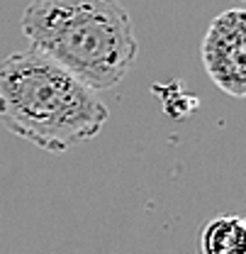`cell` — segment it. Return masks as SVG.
Listing matches in <instances>:
<instances>
[{
	"label": "cell",
	"instance_id": "cell-4",
	"mask_svg": "<svg viewBox=\"0 0 246 254\" xmlns=\"http://www.w3.org/2000/svg\"><path fill=\"white\" fill-rule=\"evenodd\" d=\"M200 254H246V218L222 213L200 230Z\"/></svg>",
	"mask_w": 246,
	"mask_h": 254
},
{
	"label": "cell",
	"instance_id": "cell-2",
	"mask_svg": "<svg viewBox=\"0 0 246 254\" xmlns=\"http://www.w3.org/2000/svg\"><path fill=\"white\" fill-rule=\"evenodd\" d=\"M22 34L91 91L115 88L139 54L132 17L120 0H30Z\"/></svg>",
	"mask_w": 246,
	"mask_h": 254
},
{
	"label": "cell",
	"instance_id": "cell-3",
	"mask_svg": "<svg viewBox=\"0 0 246 254\" xmlns=\"http://www.w3.org/2000/svg\"><path fill=\"white\" fill-rule=\"evenodd\" d=\"M202 66L222 93L246 98V7L219 12L200 47Z\"/></svg>",
	"mask_w": 246,
	"mask_h": 254
},
{
	"label": "cell",
	"instance_id": "cell-1",
	"mask_svg": "<svg viewBox=\"0 0 246 254\" xmlns=\"http://www.w3.org/2000/svg\"><path fill=\"white\" fill-rule=\"evenodd\" d=\"M107 118L95 91L39 52L0 62V123L15 137L59 154L95 139Z\"/></svg>",
	"mask_w": 246,
	"mask_h": 254
}]
</instances>
